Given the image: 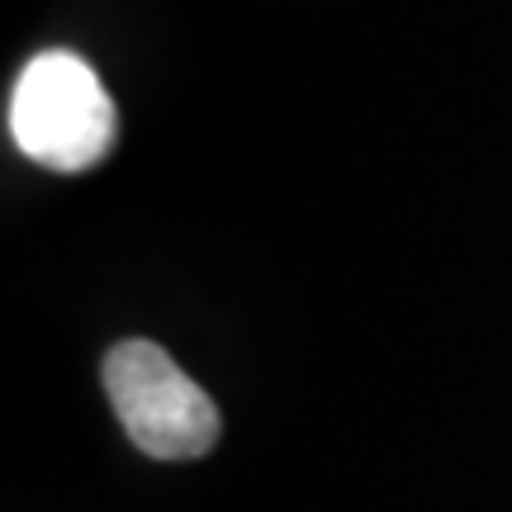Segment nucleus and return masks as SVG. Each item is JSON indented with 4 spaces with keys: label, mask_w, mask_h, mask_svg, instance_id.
<instances>
[{
    "label": "nucleus",
    "mask_w": 512,
    "mask_h": 512,
    "mask_svg": "<svg viewBox=\"0 0 512 512\" xmlns=\"http://www.w3.org/2000/svg\"><path fill=\"white\" fill-rule=\"evenodd\" d=\"M114 100L95 67L76 53H38L10 91V138L48 171H91L114 147Z\"/></svg>",
    "instance_id": "nucleus-1"
},
{
    "label": "nucleus",
    "mask_w": 512,
    "mask_h": 512,
    "mask_svg": "<svg viewBox=\"0 0 512 512\" xmlns=\"http://www.w3.org/2000/svg\"><path fill=\"white\" fill-rule=\"evenodd\" d=\"M105 389L128 441L157 460H195L214 451L223 422L204 394L157 342H119L105 356Z\"/></svg>",
    "instance_id": "nucleus-2"
}]
</instances>
